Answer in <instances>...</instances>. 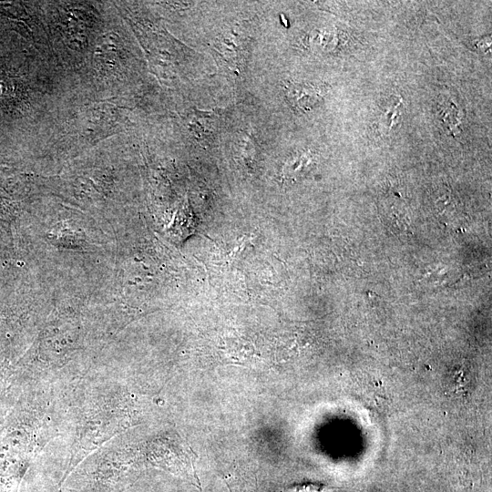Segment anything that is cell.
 <instances>
[{
	"mask_svg": "<svg viewBox=\"0 0 492 492\" xmlns=\"http://www.w3.org/2000/svg\"><path fill=\"white\" fill-rule=\"evenodd\" d=\"M291 104L302 111H309L318 105L323 95L319 85L310 83H290L286 88Z\"/></svg>",
	"mask_w": 492,
	"mask_h": 492,
	"instance_id": "6da1fadb",
	"label": "cell"
},
{
	"mask_svg": "<svg viewBox=\"0 0 492 492\" xmlns=\"http://www.w3.org/2000/svg\"><path fill=\"white\" fill-rule=\"evenodd\" d=\"M402 99L399 97L396 102L394 101L387 108H385L379 118V124L383 130L387 131L394 127L400 115Z\"/></svg>",
	"mask_w": 492,
	"mask_h": 492,
	"instance_id": "7a4b0ae2",
	"label": "cell"
},
{
	"mask_svg": "<svg viewBox=\"0 0 492 492\" xmlns=\"http://www.w3.org/2000/svg\"><path fill=\"white\" fill-rule=\"evenodd\" d=\"M460 111L458 108L453 103L449 102L445 104L441 110L442 119L444 123L448 127L451 131L456 134L459 131L460 124Z\"/></svg>",
	"mask_w": 492,
	"mask_h": 492,
	"instance_id": "3957f363",
	"label": "cell"
},
{
	"mask_svg": "<svg viewBox=\"0 0 492 492\" xmlns=\"http://www.w3.org/2000/svg\"><path fill=\"white\" fill-rule=\"evenodd\" d=\"M325 486L320 483H303L292 486L285 492H322Z\"/></svg>",
	"mask_w": 492,
	"mask_h": 492,
	"instance_id": "277c9868",
	"label": "cell"
},
{
	"mask_svg": "<svg viewBox=\"0 0 492 492\" xmlns=\"http://www.w3.org/2000/svg\"><path fill=\"white\" fill-rule=\"evenodd\" d=\"M229 489L231 492H251L249 491L247 488L245 489L243 487V485H241L240 483H234V482H227Z\"/></svg>",
	"mask_w": 492,
	"mask_h": 492,
	"instance_id": "5b68a950",
	"label": "cell"
}]
</instances>
